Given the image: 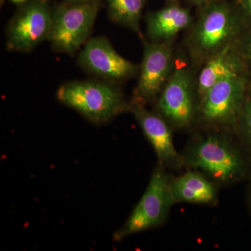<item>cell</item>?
<instances>
[{"label":"cell","instance_id":"21","mask_svg":"<svg viewBox=\"0 0 251 251\" xmlns=\"http://www.w3.org/2000/svg\"><path fill=\"white\" fill-rule=\"evenodd\" d=\"M11 1H13V2L16 3V4L21 5L27 2L29 0H11Z\"/></svg>","mask_w":251,"mask_h":251},{"label":"cell","instance_id":"14","mask_svg":"<svg viewBox=\"0 0 251 251\" xmlns=\"http://www.w3.org/2000/svg\"><path fill=\"white\" fill-rule=\"evenodd\" d=\"M191 13L179 5H170L146 18L148 35L152 41L169 42L191 23Z\"/></svg>","mask_w":251,"mask_h":251},{"label":"cell","instance_id":"8","mask_svg":"<svg viewBox=\"0 0 251 251\" xmlns=\"http://www.w3.org/2000/svg\"><path fill=\"white\" fill-rule=\"evenodd\" d=\"M173 70L169 42H144L143 61L133 101L145 105L159 97Z\"/></svg>","mask_w":251,"mask_h":251},{"label":"cell","instance_id":"12","mask_svg":"<svg viewBox=\"0 0 251 251\" xmlns=\"http://www.w3.org/2000/svg\"><path fill=\"white\" fill-rule=\"evenodd\" d=\"M171 190L175 203L211 205L217 201L215 183L197 171L186 172L177 177L172 178Z\"/></svg>","mask_w":251,"mask_h":251},{"label":"cell","instance_id":"6","mask_svg":"<svg viewBox=\"0 0 251 251\" xmlns=\"http://www.w3.org/2000/svg\"><path fill=\"white\" fill-rule=\"evenodd\" d=\"M249 91L247 72L220 80L200 100L201 120L210 125L237 126Z\"/></svg>","mask_w":251,"mask_h":251},{"label":"cell","instance_id":"18","mask_svg":"<svg viewBox=\"0 0 251 251\" xmlns=\"http://www.w3.org/2000/svg\"><path fill=\"white\" fill-rule=\"evenodd\" d=\"M240 2L244 16L251 21V0H240Z\"/></svg>","mask_w":251,"mask_h":251},{"label":"cell","instance_id":"22","mask_svg":"<svg viewBox=\"0 0 251 251\" xmlns=\"http://www.w3.org/2000/svg\"><path fill=\"white\" fill-rule=\"evenodd\" d=\"M248 201H249V208H250L251 211V184L250 186V188H249V196H248Z\"/></svg>","mask_w":251,"mask_h":251},{"label":"cell","instance_id":"20","mask_svg":"<svg viewBox=\"0 0 251 251\" xmlns=\"http://www.w3.org/2000/svg\"><path fill=\"white\" fill-rule=\"evenodd\" d=\"M64 1L71 3H82L88 2V1H93V0H64Z\"/></svg>","mask_w":251,"mask_h":251},{"label":"cell","instance_id":"5","mask_svg":"<svg viewBox=\"0 0 251 251\" xmlns=\"http://www.w3.org/2000/svg\"><path fill=\"white\" fill-rule=\"evenodd\" d=\"M99 0L88 2L64 1L52 8L49 40L54 51L73 55L89 40L98 15Z\"/></svg>","mask_w":251,"mask_h":251},{"label":"cell","instance_id":"10","mask_svg":"<svg viewBox=\"0 0 251 251\" xmlns=\"http://www.w3.org/2000/svg\"><path fill=\"white\" fill-rule=\"evenodd\" d=\"M78 63L87 72L112 84L134 76L140 67L117 53L105 37L89 39L79 54Z\"/></svg>","mask_w":251,"mask_h":251},{"label":"cell","instance_id":"1","mask_svg":"<svg viewBox=\"0 0 251 251\" xmlns=\"http://www.w3.org/2000/svg\"><path fill=\"white\" fill-rule=\"evenodd\" d=\"M184 156V165L201 170L223 184H233L249 175L250 158L242 145L226 136L210 134L191 144Z\"/></svg>","mask_w":251,"mask_h":251},{"label":"cell","instance_id":"15","mask_svg":"<svg viewBox=\"0 0 251 251\" xmlns=\"http://www.w3.org/2000/svg\"><path fill=\"white\" fill-rule=\"evenodd\" d=\"M113 22L140 34V22L145 0H105Z\"/></svg>","mask_w":251,"mask_h":251},{"label":"cell","instance_id":"3","mask_svg":"<svg viewBox=\"0 0 251 251\" xmlns=\"http://www.w3.org/2000/svg\"><path fill=\"white\" fill-rule=\"evenodd\" d=\"M57 99L90 122H108L129 110L118 89L106 81H72L59 87Z\"/></svg>","mask_w":251,"mask_h":251},{"label":"cell","instance_id":"9","mask_svg":"<svg viewBox=\"0 0 251 251\" xmlns=\"http://www.w3.org/2000/svg\"><path fill=\"white\" fill-rule=\"evenodd\" d=\"M192 78L187 68H175L157 100V110L175 128H188L196 114Z\"/></svg>","mask_w":251,"mask_h":251},{"label":"cell","instance_id":"11","mask_svg":"<svg viewBox=\"0 0 251 251\" xmlns=\"http://www.w3.org/2000/svg\"><path fill=\"white\" fill-rule=\"evenodd\" d=\"M129 110L151 144L158 157V163L171 168L184 166V156L175 148L168 122L159 114L149 110L144 104L132 102Z\"/></svg>","mask_w":251,"mask_h":251},{"label":"cell","instance_id":"19","mask_svg":"<svg viewBox=\"0 0 251 251\" xmlns=\"http://www.w3.org/2000/svg\"><path fill=\"white\" fill-rule=\"evenodd\" d=\"M189 1L199 7H204L209 2V0H189Z\"/></svg>","mask_w":251,"mask_h":251},{"label":"cell","instance_id":"2","mask_svg":"<svg viewBox=\"0 0 251 251\" xmlns=\"http://www.w3.org/2000/svg\"><path fill=\"white\" fill-rule=\"evenodd\" d=\"M189 38L193 57L207 61L226 47L237 44L245 31V18L223 2H209Z\"/></svg>","mask_w":251,"mask_h":251},{"label":"cell","instance_id":"4","mask_svg":"<svg viewBox=\"0 0 251 251\" xmlns=\"http://www.w3.org/2000/svg\"><path fill=\"white\" fill-rule=\"evenodd\" d=\"M171 181L166 167L158 163L143 197L123 226L114 233L115 242H121L133 234L155 228L165 222L172 205L175 204Z\"/></svg>","mask_w":251,"mask_h":251},{"label":"cell","instance_id":"7","mask_svg":"<svg viewBox=\"0 0 251 251\" xmlns=\"http://www.w3.org/2000/svg\"><path fill=\"white\" fill-rule=\"evenodd\" d=\"M52 24V8L49 0H29L10 21L6 47L10 50L27 52L49 41Z\"/></svg>","mask_w":251,"mask_h":251},{"label":"cell","instance_id":"17","mask_svg":"<svg viewBox=\"0 0 251 251\" xmlns=\"http://www.w3.org/2000/svg\"><path fill=\"white\" fill-rule=\"evenodd\" d=\"M236 48L246 69L251 72V30L244 31L236 44Z\"/></svg>","mask_w":251,"mask_h":251},{"label":"cell","instance_id":"13","mask_svg":"<svg viewBox=\"0 0 251 251\" xmlns=\"http://www.w3.org/2000/svg\"><path fill=\"white\" fill-rule=\"evenodd\" d=\"M238 53L236 44L227 46L206 61L198 77L197 93L200 100L220 80L232 74L247 72Z\"/></svg>","mask_w":251,"mask_h":251},{"label":"cell","instance_id":"16","mask_svg":"<svg viewBox=\"0 0 251 251\" xmlns=\"http://www.w3.org/2000/svg\"><path fill=\"white\" fill-rule=\"evenodd\" d=\"M241 145L251 161V92H248L247 98L237 122Z\"/></svg>","mask_w":251,"mask_h":251}]
</instances>
